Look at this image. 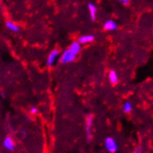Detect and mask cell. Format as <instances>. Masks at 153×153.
Wrapping results in <instances>:
<instances>
[{"label":"cell","instance_id":"9","mask_svg":"<svg viewBox=\"0 0 153 153\" xmlns=\"http://www.w3.org/2000/svg\"><path fill=\"white\" fill-rule=\"evenodd\" d=\"M69 48L73 52H74L77 55V54H79L80 51H81V44L78 41L77 42H73V43L71 44V46H70Z\"/></svg>","mask_w":153,"mask_h":153},{"label":"cell","instance_id":"4","mask_svg":"<svg viewBox=\"0 0 153 153\" xmlns=\"http://www.w3.org/2000/svg\"><path fill=\"white\" fill-rule=\"evenodd\" d=\"M59 51L58 49H53L49 53V55L47 59V65L48 67H52L56 63L57 59H59Z\"/></svg>","mask_w":153,"mask_h":153},{"label":"cell","instance_id":"13","mask_svg":"<svg viewBox=\"0 0 153 153\" xmlns=\"http://www.w3.org/2000/svg\"><path fill=\"white\" fill-rule=\"evenodd\" d=\"M30 112H31V114H33V115H35L37 112H38V109L36 107H34V106H33V107H31L30 108Z\"/></svg>","mask_w":153,"mask_h":153},{"label":"cell","instance_id":"7","mask_svg":"<svg viewBox=\"0 0 153 153\" xmlns=\"http://www.w3.org/2000/svg\"><path fill=\"white\" fill-rule=\"evenodd\" d=\"M94 39H95L94 35H92V34H85V35H83V36H81L79 38L78 42L80 44H87V43L93 42Z\"/></svg>","mask_w":153,"mask_h":153},{"label":"cell","instance_id":"6","mask_svg":"<svg viewBox=\"0 0 153 153\" xmlns=\"http://www.w3.org/2000/svg\"><path fill=\"white\" fill-rule=\"evenodd\" d=\"M87 7H88L90 18H91L92 21H95L97 18V8L96 5H94L93 3H89Z\"/></svg>","mask_w":153,"mask_h":153},{"label":"cell","instance_id":"1","mask_svg":"<svg viewBox=\"0 0 153 153\" xmlns=\"http://www.w3.org/2000/svg\"><path fill=\"white\" fill-rule=\"evenodd\" d=\"M104 146L108 152L115 153L118 150V143L112 137H108L104 141Z\"/></svg>","mask_w":153,"mask_h":153},{"label":"cell","instance_id":"14","mask_svg":"<svg viewBox=\"0 0 153 153\" xmlns=\"http://www.w3.org/2000/svg\"><path fill=\"white\" fill-rule=\"evenodd\" d=\"M142 152V149L141 148H136L134 149V153H141Z\"/></svg>","mask_w":153,"mask_h":153},{"label":"cell","instance_id":"5","mask_svg":"<svg viewBox=\"0 0 153 153\" xmlns=\"http://www.w3.org/2000/svg\"><path fill=\"white\" fill-rule=\"evenodd\" d=\"M3 146L4 148L8 150V151H13L15 149V142L13 140V138L10 136H7L4 138L3 140Z\"/></svg>","mask_w":153,"mask_h":153},{"label":"cell","instance_id":"11","mask_svg":"<svg viewBox=\"0 0 153 153\" xmlns=\"http://www.w3.org/2000/svg\"><path fill=\"white\" fill-rule=\"evenodd\" d=\"M123 110L125 113H130L133 111V105L130 101H125L123 106Z\"/></svg>","mask_w":153,"mask_h":153},{"label":"cell","instance_id":"3","mask_svg":"<svg viewBox=\"0 0 153 153\" xmlns=\"http://www.w3.org/2000/svg\"><path fill=\"white\" fill-rule=\"evenodd\" d=\"M93 123L94 117L92 115H88L85 121V133L88 140H91L93 138Z\"/></svg>","mask_w":153,"mask_h":153},{"label":"cell","instance_id":"15","mask_svg":"<svg viewBox=\"0 0 153 153\" xmlns=\"http://www.w3.org/2000/svg\"><path fill=\"white\" fill-rule=\"evenodd\" d=\"M119 1H120L121 3H123V5H126V4H128L129 0H119Z\"/></svg>","mask_w":153,"mask_h":153},{"label":"cell","instance_id":"8","mask_svg":"<svg viewBox=\"0 0 153 153\" xmlns=\"http://www.w3.org/2000/svg\"><path fill=\"white\" fill-rule=\"evenodd\" d=\"M104 29L106 31H114L117 29V24L114 21L109 20L104 23Z\"/></svg>","mask_w":153,"mask_h":153},{"label":"cell","instance_id":"16","mask_svg":"<svg viewBox=\"0 0 153 153\" xmlns=\"http://www.w3.org/2000/svg\"><path fill=\"white\" fill-rule=\"evenodd\" d=\"M1 94H2V97H5V94H4V92H2V93H1Z\"/></svg>","mask_w":153,"mask_h":153},{"label":"cell","instance_id":"10","mask_svg":"<svg viewBox=\"0 0 153 153\" xmlns=\"http://www.w3.org/2000/svg\"><path fill=\"white\" fill-rule=\"evenodd\" d=\"M6 26H7V28L8 30H10V31H12V32H18V31L20 30V27L18 26L16 23H14L13 22H10V21L7 22Z\"/></svg>","mask_w":153,"mask_h":153},{"label":"cell","instance_id":"2","mask_svg":"<svg viewBox=\"0 0 153 153\" xmlns=\"http://www.w3.org/2000/svg\"><path fill=\"white\" fill-rule=\"evenodd\" d=\"M76 56L77 55L74 52H73L70 48H68L62 52L60 56V61L62 63H70V62L74 61V59H76Z\"/></svg>","mask_w":153,"mask_h":153},{"label":"cell","instance_id":"12","mask_svg":"<svg viewBox=\"0 0 153 153\" xmlns=\"http://www.w3.org/2000/svg\"><path fill=\"white\" fill-rule=\"evenodd\" d=\"M109 79H110V82L111 84H116L118 82V75L115 73L114 71H111L110 74H109Z\"/></svg>","mask_w":153,"mask_h":153}]
</instances>
